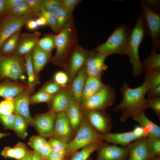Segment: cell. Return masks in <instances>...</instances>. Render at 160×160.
<instances>
[{
  "label": "cell",
  "instance_id": "52",
  "mask_svg": "<svg viewBox=\"0 0 160 160\" xmlns=\"http://www.w3.org/2000/svg\"><path fill=\"white\" fill-rule=\"evenodd\" d=\"M4 1L9 11L23 3L24 0H4Z\"/></svg>",
  "mask_w": 160,
  "mask_h": 160
},
{
  "label": "cell",
  "instance_id": "59",
  "mask_svg": "<svg viewBox=\"0 0 160 160\" xmlns=\"http://www.w3.org/2000/svg\"><path fill=\"white\" fill-rule=\"evenodd\" d=\"M33 150L29 149L25 156L21 160H31Z\"/></svg>",
  "mask_w": 160,
  "mask_h": 160
},
{
  "label": "cell",
  "instance_id": "15",
  "mask_svg": "<svg viewBox=\"0 0 160 160\" xmlns=\"http://www.w3.org/2000/svg\"><path fill=\"white\" fill-rule=\"evenodd\" d=\"M83 111L89 123L97 132L103 135L111 132V119L106 111Z\"/></svg>",
  "mask_w": 160,
  "mask_h": 160
},
{
  "label": "cell",
  "instance_id": "55",
  "mask_svg": "<svg viewBox=\"0 0 160 160\" xmlns=\"http://www.w3.org/2000/svg\"><path fill=\"white\" fill-rule=\"evenodd\" d=\"M8 12L4 0H0V17L8 15Z\"/></svg>",
  "mask_w": 160,
  "mask_h": 160
},
{
  "label": "cell",
  "instance_id": "3",
  "mask_svg": "<svg viewBox=\"0 0 160 160\" xmlns=\"http://www.w3.org/2000/svg\"><path fill=\"white\" fill-rule=\"evenodd\" d=\"M147 36L141 13L137 18L135 24L129 34L126 55L129 58V61L132 66L133 75L137 77L144 71L143 63L141 62L139 54L140 45Z\"/></svg>",
  "mask_w": 160,
  "mask_h": 160
},
{
  "label": "cell",
  "instance_id": "41",
  "mask_svg": "<svg viewBox=\"0 0 160 160\" xmlns=\"http://www.w3.org/2000/svg\"><path fill=\"white\" fill-rule=\"evenodd\" d=\"M47 142L46 138L40 135H33L30 138L28 144L33 151L39 153Z\"/></svg>",
  "mask_w": 160,
  "mask_h": 160
},
{
  "label": "cell",
  "instance_id": "47",
  "mask_svg": "<svg viewBox=\"0 0 160 160\" xmlns=\"http://www.w3.org/2000/svg\"><path fill=\"white\" fill-rule=\"evenodd\" d=\"M15 115H4L0 113V123L5 129L12 130Z\"/></svg>",
  "mask_w": 160,
  "mask_h": 160
},
{
  "label": "cell",
  "instance_id": "20",
  "mask_svg": "<svg viewBox=\"0 0 160 160\" xmlns=\"http://www.w3.org/2000/svg\"><path fill=\"white\" fill-rule=\"evenodd\" d=\"M145 137L137 139L127 146L129 152L127 160H151L145 145Z\"/></svg>",
  "mask_w": 160,
  "mask_h": 160
},
{
  "label": "cell",
  "instance_id": "12",
  "mask_svg": "<svg viewBox=\"0 0 160 160\" xmlns=\"http://www.w3.org/2000/svg\"><path fill=\"white\" fill-rule=\"evenodd\" d=\"M104 140L108 143L126 147L133 141L146 137L143 128L139 125L136 126L132 130L119 133L110 132L104 135Z\"/></svg>",
  "mask_w": 160,
  "mask_h": 160
},
{
  "label": "cell",
  "instance_id": "38",
  "mask_svg": "<svg viewBox=\"0 0 160 160\" xmlns=\"http://www.w3.org/2000/svg\"><path fill=\"white\" fill-rule=\"evenodd\" d=\"M8 15L15 17L26 15L33 16L31 11L25 0L23 3L9 11Z\"/></svg>",
  "mask_w": 160,
  "mask_h": 160
},
{
  "label": "cell",
  "instance_id": "14",
  "mask_svg": "<svg viewBox=\"0 0 160 160\" xmlns=\"http://www.w3.org/2000/svg\"><path fill=\"white\" fill-rule=\"evenodd\" d=\"M87 51L75 45L73 47L65 66L64 71L68 76L70 81L76 76L85 64Z\"/></svg>",
  "mask_w": 160,
  "mask_h": 160
},
{
  "label": "cell",
  "instance_id": "45",
  "mask_svg": "<svg viewBox=\"0 0 160 160\" xmlns=\"http://www.w3.org/2000/svg\"><path fill=\"white\" fill-rule=\"evenodd\" d=\"M48 142L52 151L66 152L68 144L53 137L49 138Z\"/></svg>",
  "mask_w": 160,
  "mask_h": 160
},
{
  "label": "cell",
  "instance_id": "30",
  "mask_svg": "<svg viewBox=\"0 0 160 160\" xmlns=\"http://www.w3.org/2000/svg\"><path fill=\"white\" fill-rule=\"evenodd\" d=\"M29 125L26 119L21 116L15 115L12 130L17 137L24 139L28 135L27 130Z\"/></svg>",
  "mask_w": 160,
  "mask_h": 160
},
{
  "label": "cell",
  "instance_id": "50",
  "mask_svg": "<svg viewBox=\"0 0 160 160\" xmlns=\"http://www.w3.org/2000/svg\"><path fill=\"white\" fill-rule=\"evenodd\" d=\"M66 158V152L52 151L47 160H65Z\"/></svg>",
  "mask_w": 160,
  "mask_h": 160
},
{
  "label": "cell",
  "instance_id": "22",
  "mask_svg": "<svg viewBox=\"0 0 160 160\" xmlns=\"http://www.w3.org/2000/svg\"><path fill=\"white\" fill-rule=\"evenodd\" d=\"M87 77V72L84 65L73 79L70 86L73 99L80 105L82 93Z\"/></svg>",
  "mask_w": 160,
  "mask_h": 160
},
{
  "label": "cell",
  "instance_id": "26",
  "mask_svg": "<svg viewBox=\"0 0 160 160\" xmlns=\"http://www.w3.org/2000/svg\"><path fill=\"white\" fill-rule=\"evenodd\" d=\"M102 76H87L83 91L81 103L87 100L99 91L104 85Z\"/></svg>",
  "mask_w": 160,
  "mask_h": 160
},
{
  "label": "cell",
  "instance_id": "6",
  "mask_svg": "<svg viewBox=\"0 0 160 160\" xmlns=\"http://www.w3.org/2000/svg\"><path fill=\"white\" fill-rule=\"evenodd\" d=\"M26 73L24 57L0 54V82L6 79L23 81L26 80Z\"/></svg>",
  "mask_w": 160,
  "mask_h": 160
},
{
  "label": "cell",
  "instance_id": "17",
  "mask_svg": "<svg viewBox=\"0 0 160 160\" xmlns=\"http://www.w3.org/2000/svg\"><path fill=\"white\" fill-rule=\"evenodd\" d=\"M41 33L36 31L32 33H23L20 34L14 55L24 57L31 52L37 44Z\"/></svg>",
  "mask_w": 160,
  "mask_h": 160
},
{
  "label": "cell",
  "instance_id": "58",
  "mask_svg": "<svg viewBox=\"0 0 160 160\" xmlns=\"http://www.w3.org/2000/svg\"><path fill=\"white\" fill-rule=\"evenodd\" d=\"M31 160H44L38 152L33 150Z\"/></svg>",
  "mask_w": 160,
  "mask_h": 160
},
{
  "label": "cell",
  "instance_id": "8",
  "mask_svg": "<svg viewBox=\"0 0 160 160\" xmlns=\"http://www.w3.org/2000/svg\"><path fill=\"white\" fill-rule=\"evenodd\" d=\"M116 98L113 88L109 84H104L97 92L86 100L81 105L85 111H105L113 104Z\"/></svg>",
  "mask_w": 160,
  "mask_h": 160
},
{
  "label": "cell",
  "instance_id": "5",
  "mask_svg": "<svg viewBox=\"0 0 160 160\" xmlns=\"http://www.w3.org/2000/svg\"><path fill=\"white\" fill-rule=\"evenodd\" d=\"M130 31L126 25L118 26L106 41L98 46L95 50L106 57L114 54L126 55Z\"/></svg>",
  "mask_w": 160,
  "mask_h": 160
},
{
  "label": "cell",
  "instance_id": "61",
  "mask_svg": "<svg viewBox=\"0 0 160 160\" xmlns=\"http://www.w3.org/2000/svg\"><path fill=\"white\" fill-rule=\"evenodd\" d=\"M151 160H160V156L152 158Z\"/></svg>",
  "mask_w": 160,
  "mask_h": 160
},
{
  "label": "cell",
  "instance_id": "25",
  "mask_svg": "<svg viewBox=\"0 0 160 160\" xmlns=\"http://www.w3.org/2000/svg\"><path fill=\"white\" fill-rule=\"evenodd\" d=\"M32 56L34 70L36 76L39 77V73L46 65L51 61L52 57L51 53L44 51L37 44L32 51Z\"/></svg>",
  "mask_w": 160,
  "mask_h": 160
},
{
  "label": "cell",
  "instance_id": "54",
  "mask_svg": "<svg viewBox=\"0 0 160 160\" xmlns=\"http://www.w3.org/2000/svg\"><path fill=\"white\" fill-rule=\"evenodd\" d=\"M145 2L152 10L155 12L159 10L160 8V1L159 0H145Z\"/></svg>",
  "mask_w": 160,
  "mask_h": 160
},
{
  "label": "cell",
  "instance_id": "16",
  "mask_svg": "<svg viewBox=\"0 0 160 160\" xmlns=\"http://www.w3.org/2000/svg\"><path fill=\"white\" fill-rule=\"evenodd\" d=\"M74 136L65 112L57 113L53 137L68 144Z\"/></svg>",
  "mask_w": 160,
  "mask_h": 160
},
{
  "label": "cell",
  "instance_id": "11",
  "mask_svg": "<svg viewBox=\"0 0 160 160\" xmlns=\"http://www.w3.org/2000/svg\"><path fill=\"white\" fill-rule=\"evenodd\" d=\"M56 114L49 110L33 117L32 126L34 127L39 135L46 139L53 137Z\"/></svg>",
  "mask_w": 160,
  "mask_h": 160
},
{
  "label": "cell",
  "instance_id": "21",
  "mask_svg": "<svg viewBox=\"0 0 160 160\" xmlns=\"http://www.w3.org/2000/svg\"><path fill=\"white\" fill-rule=\"evenodd\" d=\"M65 112L75 135L80 126L82 118L83 111L81 105L72 99Z\"/></svg>",
  "mask_w": 160,
  "mask_h": 160
},
{
  "label": "cell",
  "instance_id": "23",
  "mask_svg": "<svg viewBox=\"0 0 160 160\" xmlns=\"http://www.w3.org/2000/svg\"><path fill=\"white\" fill-rule=\"evenodd\" d=\"M138 122L143 129L146 137H154L160 138V127L149 119L144 111L138 112L131 117Z\"/></svg>",
  "mask_w": 160,
  "mask_h": 160
},
{
  "label": "cell",
  "instance_id": "51",
  "mask_svg": "<svg viewBox=\"0 0 160 160\" xmlns=\"http://www.w3.org/2000/svg\"><path fill=\"white\" fill-rule=\"evenodd\" d=\"M52 151L51 147L47 141L43 146L39 153L44 160H47Z\"/></svg>",
  "mask_w": 160,
  "mask_h": 160
},
{
  "label": "cell",
  "instance_id": "53",
  "mask_svg": "<svg viewBox=\"0 0 160 160\" xmlns=\"http://www.w3.org/2000/svg\"><path fill=\"white\" fill-rule=\"evenodd\" d=\"M147 93L148 97H160V85L149 89Z\"/></svg>",
  "mask_w": 160,
  "mask_h": 160
},
{
  "label": "cell",
  "instance_id": "9",
  "mask_svg": "<svg viewBox=\"0 0 160 160\" xmlns=\"http://www.w3.org/2000/svg\"><path fill=\"white\" fill-rule=\"evenodd\" d=\"M34 17L31 15L15 17L8 14L3 16L0 20V49L8 38Z\"/></svg>",
  "mask_w": 160,
  "mask_h": 160
},
{
  "label": "cell",
  "instance_id": "39",
  "mask_svg": "<svg viewBox=\"0 0 160 160\" xmlns=\"http://www.w3.org/2000/svg\"><path fill=\"white\" fill-rule=\"evenodd\" d=\"M40 16H42L45 18L47 24L54 31L57 33L59 32L55 13L42 9L38 17Z\"/></svg>",
  "mask_w": 160,
  "mask_h": 160
},
{
  "label": "cell",
  "instance_id": "40",
  "mask_svg": "<svg viewBox=\"0 0 160 160\" xmlns=\"http://www.w3.org/2000/svg\"><path fill=\"white\" fill-rule=\"evenodd\" d=\"M53 96L39 90L35 94L30 96V104H34L40 103H48Z\"/></svg>",
  "mask_w": 160,
  "mask_h": 160
},
{
  "label": "cell",
  "instance_id": "28",
  "mask_svg": "<svg viewBox=\"0 0 160 160\" xmlns=\"http://www.w3.org/2000/svg\"><path fill=\"white\" fill-rule=\"evenodd\" d=\"M32 52L27 54L24 57L28 78L27 86L30 94L33 92L35 86L39 83V77L36 76L33 67Z\"/></svg>",
  "mask_w": 160,
  "mask_h": 160
},
{
  "label": "cell",
  "instance_id": "37",
  "mask_svg": "<svg viewBox=\"0 0 160 160\" xmlns=\"http://www.w3.org/2000/svg\"><path fill=\"white\" fill-rule=\"evenodd\" d=\"M72 13L63 7L55 14L59 32L63 28L66 23L72 16Z\"/></svg>",
  "mask_w": 160,
  "mask_h": 160
},
{
  "label": "cell",
  "instance_id": "56",
  "mask_svg": "<svg viewBox=\"0 0 160 160\" xmlns=\"http://www.w3.org/2000/svg\"><path fill=\"white\" fill-rule=\"evenodd\" d=\"M26 24L27 28L31 30H36L38 27L36 20L34 18L31 19L29 20Z\"/></svg>",
  "mask_w": 160,
  "mask_h": 160
},
{
  "label": "cell",
  "instance_id": "46",
  "mask_svg": "<svg viewBox=\"0 0 160 160\" xmlns=\"http://www.w3.org/2000/svg\"><path fill=\"white\" fill-rule=\"evenodd\" d=\"M146 99L148 108L153 110L159 119H160V97H148Z\"/></svg>",
  "mask_w": 160,
  "mask_h": 160
},
{
  "label": "cell",
  "instance_id": "1",
  "mask_svg": "<svg viewBox=\"0 0 160 160\" xmlns=\"http://www.w3.org/2000/svg\"><path fill=\"white\" fill-rule=\"evenodd\" d=\"M123 99L114 108L116 111H121L120 120L125 121L129 118L135 114L145 111L148 109L145 95L147 90L143 84L135 88H131L128 84L124 83L120 89Z\"/></svg>",
  "mask_w": 160,
  "mask_h": 160
},
{
  "label": "cell",
  "instance_id": "13",
  "mask_svg": "<svg viewBox=\"0 0 160 160\" xmlns=\"http://www.w3.org/2000/svg\"><path fill=\"white\" fill-rule=\"evenodd\" d=\"M96 151L97 160H127L129 155L126 147H120L107 142L99 144Z\"/></svg>",
  "mask_w": 160,
  "mask_h": 160
},
{
  "label": "cell",
  "instance_id": "7",
  "mask_svg": "<svg viewBox=\"0 0 160 160\" xmlns=\"http://www.w3.org/2000/svg\"><path fill=\"white\" fill-rule=\"evenodd\" d=\"M142 16L146 35L151 39L152 51L156 52L160 48V15L151 9L145 2L140 1Z\"/></svg>",
  "mask_w": 160,
  "mask_h": 160
},
{
  "label": "cell",
  "instance_id": "35",
  "mask_svg": "<svg viewBox=\"0 0 160 160\" xmlns=\"http://www.w3.org/2000/svg\"><path fill=\"white\" fill-rule=\"evenodd\" d=\"M54 35L52 34L46 35L39 39L37 45L44 51L51 53L52 50L55 48Z\"/></svg>",
  "mask_w": 160,
  "mask_h": 160
},
{
  "label": "cell",
  "instance_id": "24",
  "mask_svg": "<svg viewBox=\"0 0 160 160\" xmlns=\"http://www.w3.org/2000/svg\"><path fill=\"white\" fill-rule=\"evenodd\" d=\"M27 88L19 82L6 79L0 83V97L14 98Z\"/></svg>",
  "mask_w": 160,
  "mask_h": 160
},
{
  "label": "cell",
  "instance_id": "31",
  "mask_svg": "<svg viewBox=\"0 0 160 160\" xmlns=\"http://www.w3.org/2000/svg\"><path fill=\"white\" fill-rule=\"evenodd\" d=\"M99 144L93 143L84 147L71 155L68 160H87L91 155L96 151Z\"/></svg>",
  "mask_w": 160,
  "mask_h": 160
},
{
  "label": "cell",
  "instance_id": "4",
  "mask_svg": "<svg viewBox=\"0 0 160 160\" xmlns=\"http://www.w3.org/2000/svg\"><path fill=\"white\" fill-rule=\"evenodd\" d=\"M81 108L83 111L81 122L74 137L68 144L66 151L67 158H69L79 149L86 145L93 143L99 144L104 141V135L91 125Z\"/></svg>",
  "mask_w": 160,
  "mask_h": 160
},
{
  "label": "cell",
  "instance_id": "19",
  "mask_svg": "<svg viewBox=\"0 0 160 160\" xmlns=\"http://www.w3.org/2000/svg\"><path fill=\"white\" fill-rule=\"evenodd\" d=\"M73 99L70 89H62L59 92L54 95L48 103L49 110L57 113L65 112Z\"/></svg>",
  "mask_w": 160,
  "mask_h": 160
},
{
  "label": "cell",
  "instance_id": "2",
  "mask_svg": "<svg viewBox=\"0 0 160 160\" xmlns=\"http://www.w3.org/2000/svg\"><path fill=\"white\" fill-rule=\"evenodd\" d=\"M56 53L51 61L55 65L64 68L75 45L76 36L72 16L63 28L54 35Z\"/></svg>",
  "mask_w": 160,
  "mask_h": 160
},
{
  "label": "cell",
  "instance_id": "18",
  "mask_svg": "<svg viewBox=\"0 0 160 160\" xmlns=\"http://www.w3.org/2000/svg\"><path fill=\"white\" fill-rule=\"evenodd\" d=\"M30 93L27 88L13 98V114L22 116L32 126L33 117L30 115L29 105Z\"/></svg>",
  "mask_w": 160,
  "mask_h": 160
},
{
  "label": "cell",
  "instance_id": "63",
  "mask_svg": "<svg viewBox=\"0 0 160 160\" xmlns=\"http://www.w3.org/2000/svg\"><path fill=\"white\" fill-rule=\"evenodd\" d=\"M68 159H69V158H66L65 159V160H68Z\"/></svg>",
  "mask_w": 160,
  "mask_h": 160
},
{
  "label": "cell",
  "instance_id": "64",
  "mask_svg": "<svg viewBox=\"0 0 160 160\" xmlns=\"http://www.w3.org/2000/svg\"><path fill=\"white\" fill-rule=\"evenodd\" d=\"M3 16L0 17V20Z\"/></svg>",
  "mask_w": 160,
  "mask_h": 160
},
{
  "label": "cell",
  "instance_id": "60",
  "mask_svg": "<svg viewBox=\"0 0 160 160\" xmlns=\"http://www.w3.org/2000/svg\"><path fill=\"white\" fill-rule=\"evenodd\" d=\"M10 135L9 133H4L0 132V139L2 137H6Z\"/></svg>",
  "mask_w": 160,
  "mask_h": 160
},
{
  "label": "cell",
  "instance_id": "43",
  "mask_svg": "<svg viewBox=\"0 0 160 160\" xmlns=\"http://www.w3.org/2000/svg\"><path fill=\"white\" fill-rule=\"evenodd\" d=\"M13 98H7L0 101V113L4 115L13 114Z\"/></svg>",
  "mask_w": 160,
  "mask_h": 160
},
{
  "label": "cell",
  "instance_id": "62",
  "mask_svg": "<svg viewBox=\"0 0 160 160\" xmlns=\"http://www.w3.org/2000/svg\"><path fill=\"white\" fill-rule=\"evenodd\" d=\"M87 160H93L92 158H89Z\"/></svg>",
  "mask_w": 160,
  "mask_h": 160
},
{
  "label": "cell",
  "instance_id": "57",
  "mask_svg": "<svg viewBox=\"0 0 160 160\" xmlns=\"http://www.w3.org/2000/svg\"><path fill=\"white\" fill-rule=\"evenodd\" d=\"M36 21L38 27L42 26L47 25L45 18L42 16H38Z\"/></svg>",
  "mask_w": 160,
  "mask_h": 160
},
{
  "label": "cell",
  "instance_id": "32",
  "mask_svg": "<svg viewBox=\"0 0 160 160\" xmlns=\"http://www.w3.org/2000/svg\"><path fill=\"white\" fill-rule=\"evenodd\" d=\"M143 63L145 72L160 69V54L152 51L150 55Z\"/></svg>",
  "mask_w": 160,
  "mask_h": 160
},
{
  "label": "cell",
  "instance_id": "36",
  "mask_svg": "<svg viewBox=\"0 0 160 160\" xmlns=\"http://www.w3.org/2000/svg\"><path fill=\"white\" fill-rule=\"evenodd\" d=\"M52 80L63 89L70 88L69 77L65 71H58L54 74Z\"/></svg>",
  "mask_w": 160,
  "mask_h": 160
},
{
  "label": "cell",
  "instance_id": "34",
  "mask_svg": "<svg viewBox=\"0 0 160 160\" xmlns=\"http://www.w3.org/2000/svg\"><path fill=\"white\" fill-rule=\"evenodd\" d=\"M143 84L148 92L151 88L160 85V69L145 72Z\"/></svg>",
  "mask_w": 160,
  "mask_h": 160
},
{
  "label": "cell",
  "instance_id": "48",
  "mask_svg": "<svg viewBox=\"0 0 160 160\" xmlns=\"http://www.w3.org/2000/svg\"><path fill=\"white\" fill-rule=\"evenodd\" d=\"M31 11L34 17H38L42 10L43 0H25Z\"/></svg>",
  "mask_w": 160,
  "mask_h": 160
},
{
  "label": "cell",
  "instance_id": "44",
  "mask_svg": "<svg viewBox=\"0 0 160 160\" xmlns=\"http://www.w3.org/2000/svg\"><path fill=\"white\" fill-rule=\"evenodd\" d=\"M62 89L52 80L46 82L39 91L54 95L59 92Z\"/></svg>",
  "mask_w": 160,
  "mask_h": 160
},
{
  "label": "cell",
  "instance_id": "27",
  "mask_svg": "<svg viewBox=\"0 0 160 160\" xmlns=\"http://www.w3.org/2000/svg\"><path fill=\"white\" fill-rule=\"evenodd\" d=\"M29 149L23 143L20 142L12 147H4L1 154L5 158H10L21 160L26 155Z\"/></svg>",
  "mask_w": 160,
  "mask_h": 160
},
{
  "label": "cell",
  "instance_id": "42",
  "mask_svg": "<svg viewBox=\"0 0 160 160\" xmlns=\"http://www.w3.org/2000/svg\"><path fill=\"white\" fill-rule=\"evenodd\" d=\"M42 7L44 10L54 13L63 7L60 0H43Z\"/></svg>",
  "mask_w": 160,
  "mask_h": 160
},
{
  "label": "cell",
  "instance_id": "49",
  "mask_svg": "<svg viewBox=\"0 0 160 160\" xmlns=\"http://www.w3.org/2000/svg\"><path fill=\"white\" fill-rule=\"evenodd\" d=\"M62 7L72 12L76 7L81 2L80 0H60Z\"/></svg>",
  "mask_w": 160,
  "mask_h": 160
},
{
  "label": "cell",
  "instance_id": "10",
  "mask_svg": "<svg viewBox=\"0 0 160 160\" xmlns=\"http://www.w3.org/2000/svg\"><path fill=\"white\" fill-rule=\"evenodd\" d=\"M106 57L95 50L87 51L84 66L87 76H102L108 68L105 63Z\"/></svg>",
  "mask_w": 160,
  "mask_h": 160
},
{
  "label": "cell",
  "instance_id": "33",
  "mask_svg": "<svg viewBox=\"0 0 160 160\" xmlns=\"http://www.w3.org/2000/svg\"><path fill=\"white\" fill-rule=\"evenodd\" d=\"M145 145L148 153L152 158L160 156V138L146 137Z\"/></svg>",
  "mask_w": 160,
  "mask_h": 160
},
{
  "label": "cell",
  "instance_id": "29",
  "mask_svg": "<svg viewBox=\"0 0 160 160\" xmlns=\"http://www.w3.org/2000/svg\"><path fill=\"white\" fill-rule=\"evenodd\" d=\"M21 29L17 31L4 42L0 49V54L6 56L14 55Z\"/></svg>",
  "mask_w": 160,
  "mask_h": 160
}]
</instances>
